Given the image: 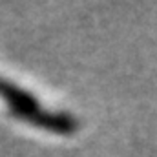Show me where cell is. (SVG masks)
<instances>
[{"mask_svg":"<svg viewBox=\"0 0 157 157\" xmlns=\"http://www.w3.org/2000/svg\"><path fill=\"white\" fill-rule=\"evenodd\" d=\"M15 117L20 119V121H26L33 126L44 128L48 132H53V133L68 135V133H73L77 130V121L71 115L44 112V110H39V108L31 110V112H26V113H20V115H15Z\"/></svg>","mask_w":157,"mask_h":157,"instance_id":"obj_1","label":"cell"},{"mask_svg":"<svg viewBox=\"0 0 157 157\" xmlns=\"http://www.w3.org/2000/svg\"><path fill=\"white\" fill-rule=\"evenodd\" d=\"M0 97L9 104L13 115H20V113H26V112L39 108L37 99L29 91L18 88L17 84H13L2 77H0Z\"/></svg>","mask_w":157,"mask_h":157,"instance_id":"obj_2","label":"cell"}]
</instances>
